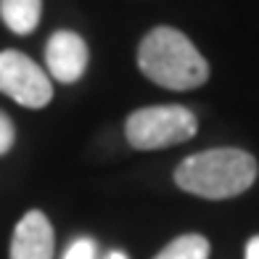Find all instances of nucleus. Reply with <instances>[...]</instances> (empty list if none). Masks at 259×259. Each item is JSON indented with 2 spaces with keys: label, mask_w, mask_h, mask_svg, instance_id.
Returning <instances> with one entry per match:
<instances>
[{
  "label": "nucleus",
  "mask_w": 259,
  "mask_h": 259,
  "mask_svg": "<svg viewBox=\"0 0 259 259\" xmlns=\"http://www.w3.org/2000/svg\"><path fill=\"white\" fill-rule=\"evenodd\" d=\"M256 180V159L241 148H209L178 164L175 183L185 193L201 198H233Z\"/></svg>",
  "instance_id": "obj_1"
},
{
  "label": "nucleus",
  "mask_w": 259,
  "mask_h": 259,
  "mask_svg": "<svg viewBox=\"0 0 259 259\" xmlns=\"http://www.w3.org/2000/svg\"><path fill=\"white\" fill-rule=\"evenodd\" d=\"M138 66L151 82L167 90H193L209 79V64L183 32L151 29L138 48Z\"/></svg>",
  "instance_id": "obj_2"
},
{
  "label": "nucleus",
  "mask_w": 259,
  "mask_h": 259,
  "mask_svg": "<svg viewBox=\"0 0 259 259\" xmlns=\"http://www.w3.org/2000/svg\"><path fill=\"white\" fill-rule=\"evenodd\" d=\"M198 130L196 114L185 106H146L127 116L124 133L138 151H156L191 140Z\"/></svg>",
  "instance_id": "obj_3"
},
{
  "label": "nucleus",
  "mask_w": 259,
  "mask_h": 259,
  "mask_svg": "<svg viewBox=\"0 0 259 259\" xmlns=\"http://www.w3.org/2000/svg\"><path fill=\"white\" fill-rule=\"evenodd\" d=\"M0 93L27 109H42L53 98V85L27 53L0 51Z\"/></svg>",
  "instance_id": "obj_4"
},
{
  "label": "nucleus",
  "mask_w": 259,
  "mask_h": 259,
  "mask_svg": "<svg viewBox=\"0 0 259 259\" xmlns=\"http://www.w3.org/2000/svg\"><path fill=\"white\" fill-rule=\"evenodd\" d=\"M88 45L85 40L79 37L77 32H69V29H61V32H53L48 45H45V66L53 79L64 82H77L88 69Z\"/></svg>",
  "instance_id": "obj_5"
},
{
  "label": "nucleus",
  "mask_w": 259,
  "mask_h": 259,
  "mask_svg": "<svg viewBox=\"0 0 259 259\" xmlns=\"http://www.w3.org/2000/svg\"><path fill=\"white\" fill-rule=\"evenodd\" d=\"M53 228L42 211L32 209L19 220L11 238V259H53Z\"/></svg>",
  "instance_id": "obj_6"
},
{
  "label": "nucleus",
  "mask_w": 259,
  "mask_h": 259,
  "mask_svg": "<svg viewBox=\"0 0 259 259\" xmlns=\"http://www.w3.org/2000/svg\"><path fill=\"white\" fill-rule=\"evenodd\" d=\"M42 0H0V19L14 34H29L37 29Z\"/></svg>",
  "instance_id": "obj_7"
},
{
  "label": "nucleus",
  "mask_w": 259,
  "mask_h": 259,
  "mask_svg": "<svg viewBox=\"0 0 259 259\" xmlns=\"http://www.w3.org/2000/svg\"><path fill=\"white\" fill-rule=\"evenodd\" d=\"M209 256V241L198 233H188L167 243L154 259H206Z\"/></svg>",
  "instance_id": "obj_8"
},
{
  "label": "nucleus",
  "mask_w": 259,
  "mask_h": 259,
  "mask_svg": "<svg viewBox=\"0 0 259 259\" xmlns=\"http://www.w3.org/2000/svg\"><path fill=\"white\" fill-rule=\"evenodd\" d=\"M64 259H98V246L93 238H77L69 243Z\"/></svg>",
  "instance_id": "obj_9"
},
{
  "label": "nucleus",
  "mask_w": 259,
  "mask_h": 259,
  "mask_svg": "<svg viewBox=\"0 0 259 259\" xmlns=\"http://www.w3.org/2000/svg\"><path fill=\"white\" fill-rule=\"evenodd\" d=\"M14 138H16V133H14V122L8 119V114L0 111V156L11 151V146H14Z\"/></svg>",
  "instance_id": "obj_10"
},
{
  "label": "nucleus",
  "mask_w": 259,
  "mask_h": 259,
  "mask_svg": "<svg viewBox=\"0 0 259 259\" xmlns=\"http://www.w3.org/2000/svg\"><path fill=\"white\" fill-rule=\"evenodd\" d=\"M246 259H259V235H254V238L246 243Z\"/></svg>",
  "instance_id": "obj_11"
},
{
  "label": "nucleus",
  "mask_w": 259,
  "mask_h": 259,
  "mask_svg": "<svg viewBox=\"0 0 259 259\" xmlns=\"http://www.w3.org/2000/svg\"><path fill=\"white\" fill-rule=\"evenodd\" d=\"M109 259H127V256H124L122 251H111V254H109Z\"/></svg>",
  "instance_id": "obj_12"
}]
</instances>
